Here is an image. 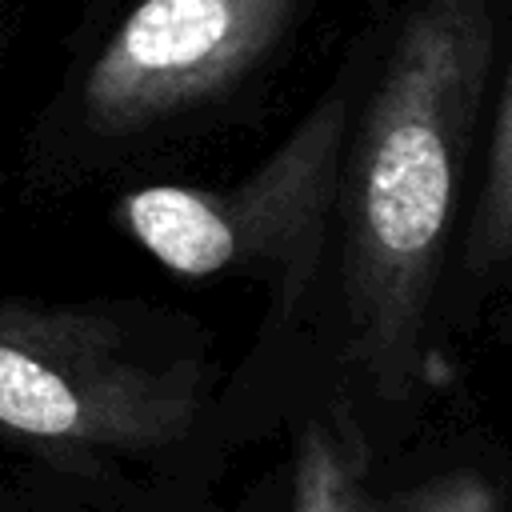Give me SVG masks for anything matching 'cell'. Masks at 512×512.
I'll list each match as a JSON object with an SVG mask.
<instances>
[{"instance_id": "cell-1", "label": "cell", "mask_w": 512, "mask_h": 512, "mask_svg": "<svg viewBox=\"0 0 512 512\" xmlns=\"http://www.w3.org/2000/svg\"><path fill=\"white\" fill-rule=\"evenodd\" d=\"M492 52V0H424L400 28L348 168V300L388 372L420 332Z\"/></svg>"}, {"instance_id": "cell-2", "label": "cell", "mask_w": 512, "mask_h": 512, "mask_svg": "<svg viewBox=\"0 0 512 512\" xmlns=\"http://www.w3.org/2000/svg\"><path fill=\"white\" fill-rule=\"evenodd\" d=\"M292 0H140L80 72L60 132L120 144L240 80L284 32Z\"/></svg>"}, {"instance_id": "cell-3", "label": "cell", "mask_w": 512, "mask_h": 512, "mask_svg": "<svg viewBox=\"0 0 512 512\" xmlns=\"http://www.w3.org/2000/svg\"><path fill=\"white\" fill-rule=\"evenodd\" d=\"M104 312L0 300V432L52 452L140 448L176 404Z\"/></svg>"}, {"instance_id": "cell-4", "label": "cell", "mask_w": 512, "mask_h": 512, "mask_svg": "<svg viewBox=\"0 0 512 512\" xmlns=\"http://www.w3.org/2000/svg\"><path fill=\"white\" fill-rule=\"evenodd\" d=\"M336 148V116H316L244 192L212 196L180 184H152L124 196L132 236L180 276H212L256 256H288L316 220V196Z\"/></svg>"}, {"instance_id": "cell-5", "label": "cell", "mask_w": 512, "mask_h": 512, "mask_svg": "<svg viewBox=\"0 0 512 512\" xmlns=\"http://www.w3.org/2000/svg\"><path fill=\"white\" fill-rule=\"evenodd\" d=\"M508 252H512V72L504 100L496 108V128L484 164V192L468 232V268L480 272Z\"/></svg>"}, {"instance_id": "cell-6", "label": "cell", "mask_w": 512, "mask_h": 512, "mask_svg": "<svg viewBox=\"0 0 512 512\" xmlns=\"http://www.w3.org/2000/svg\"><path fill=\"white\" fill-rule=\"evenodd\" d=\"M292 512H368L364 492L324 436V428H308L296 452V484H292Z\"/></svg>"}, {"instance_id": "cell-7", "label": "cell", "mask_w": 512, "mask_h": 512, "mask_svg": "<svg viewBox=\"0 0 512 512\" xmlns=\"http://www.w3.org/2000/svg\"><path fill=\"white\" fill-rule=\"evenodd\" d=\"M420 512H492V492L472 476L440 480L432 492H424Z\"/></svg>"}, {"instance_id": "cell-8", "label": "cell", "mask_w": 512, "mask_h": 512, "mask_svg": "<svg viewBox=\"0 0 512 512\" xmlns=\"http://www.w3.org/2000/svg\"><path fill=\"white\" fill-rule=\"evenodd\" d=\"M0 28H4V0H0Z\"/></svg>"}]
</instances>
